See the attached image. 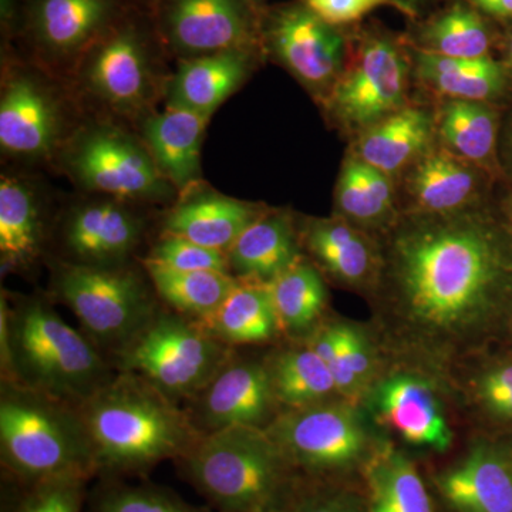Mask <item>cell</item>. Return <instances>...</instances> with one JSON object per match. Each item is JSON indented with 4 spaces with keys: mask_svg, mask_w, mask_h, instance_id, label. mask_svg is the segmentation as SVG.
Here are the masks:
<instances>
[{
    "mask_svg": "<svg viewBox=\"0 0 512 512\" xmlns=\"http://www.w3.org/2000/svg\"><path fill=\"white\" fill-rule=\"evenodd\" d=\"M376 286L393 335L421 355L448 359L503 315L512 258L500 234L473 212H414L390 234Z\"/></svg>",
    "mask_w": 512,
    "mask_h": 512,
    "instance_id": "obj_1",
    "label": "cell"
},
{
    "mask_svg": "<svg viewBox=\"0 0 512 512\" xmlns=\"http://www.w3.org/2000/svg\"><path fill=\"white\" fill-rule=\"evenodd\" d=\"M298 470L328 473L362 460L369 450L365 424L346 403L286 410L265 430Z\"/></svg>",
    "mask_w": 512,
    "mask_h": 512,
    "instance_id": "obj_14",
    "label": "cell"
},
{
    "mask_svg": "<svg viewBox=\"0 0 512 512\" xmlns=\"http://www.w3.org/2000/svg\"><path fill=\"white\" fill-rule=\"evenodd\" d=\"M178 463L220 512H291L299 503L298 468L265 430L229 427L205 434Z\"/></svg>",
    "mask_w": 512,
    "mask_h": 512,
    "instance_id": "obj_4",
    "label": "cell"
},
{
    "mask_svg": "<svg viewBox=\"0 0 512 512\" xmlns=\"http://www.w3.org/2000/svg\"><path fill=\"white\" fill-rule=\"evenodd\" d=\"M94 512H207L184 503L177 495L147 485L119 484L106 488Z\"/></svg>",
    "mask_w": 512,
    "mask_h": 512,
    "instance_id": "obj_39",
    "label": "cell"
},
{
    "mask_svg": "<svg viewBox=\"0 0 512 512\" xmlns=\"http://www.w3.org/2000/svg\"><path fill=\"white\" fill-rule=\"evenodd\" d=\"M338 393L356 397L365 389L373 373V356L369 342L359 330L338 325L335 355L326 363Z\"/></svg>",
    "mask_w": 512,
    "mask_h": 512,
    "instance_id": "obj_37",
    "label": "cell"
},
{
    "mask_svg": "<svg viewBox=\"0 0 512 512\" xmlns=\"http://www.w3.org/2000/svg\"><path fill=\"white\" fill-rule=\"evenodd\" d=\"M349 37L345 69L326 97L338 126L360 134L407 104L412 50L380 26L357 28Z\"/></svg>",
    "mask_w": 512,
    "mask_h": 512,
    "instance_id": "obj_7",
    "label": "cell"
},
{
    "mask_svg": "<svg viewBox=\"0 0 512 512\" xmlns=\"http://www.w3.org/2000/svg\"><path fill=\"white\" fill-rule=\"evenodd\" d=\"M3 382L79 407L116 376L99 346L42 298L0 299Z\"/></svg>",
    "mask_w": 512,
    "mask_h": 512,
    "instance_id": "obj_3",
    "label": "cell"
},
{
    "mask_svg": "<svg viewBox=\"0 0 512 512\" xmlns=\"http://www.w3.org/2000/svg\"><path fill=\"white\" fill-rule=\"evenodd\" d=\"M261 45L313 96L325 100L345 69L349 37L301 0L262 10Z\"/></svg>",
    "mask_w": 512,
    "mask_h": 512,
    "instance_id": "obj_11",
    "label": "cell"
},
{
    "mask_svg": "<svg viewBox=\"0 0 512 512\" xmlns=\"http://www.w3.org/2000/svg\"><path fill=\"white\" fill-rule=\"evenodd\" d=\"M16 0H2V25L8 32L16 25Z\"/></svg>",
    "mask_w": 512,
    "mask_h": 512,
    "instance_id": "obj_46",
    "label": "cell"
},
{
    "mask_svg": "<svg viewBox=\"0 0 512 512\" xmlns=\"http://www.w3.org/2000/svg\"><path fill=\"white\" fill-rule=\"evenodd\" d=\"M291 512H362L346 497L308 498L299 501Z\"/></svg>",
    "mask_w": 512,
    "mask_h": 512,
    "instance_id": "obj_43",
    "label": "cell"
},
{
    "mask_svg": "<svg viewBox=\"0 0 512 512\" xmlns=\"http://www.w3.org/2000/svg\"><path fill=\"white\" fill-rule=\"evenodd\" d=\"M477 396L488 413L512 421V362L485 370L477 382Z\"/></svg>",
    "mask_w": 512,
    "mask_h": 512,
    "instance_id": "obj_41",
    "label": "cell"
},
{
    "mask_svg": "<svg viewBox=\"0 0 512 512\" xmlns=\"http://www.w3.org/2000/svg\"><path fill=\"white\" fill-rule=\"evenodd\" d=\"M279 329L302 333L320 318L326 306V286L318 269L301 261L268 284Z\"/></svg>",
    "mask_w": 512,
    "mask_h": 512,
    "instance_id": "obj_35",
    "label": "cell"
},
{
    "mask_svg": "<svg viewBox=\"0 0 512 512\" xmlns=\"http://www.w3.org/2000/svg\"><path fill=\"white\" fill-rule=\"evenodd\" d=\"M436 134L451 153L484 165L493 157L497 124L484 101L448 99L436 114Z\"/></svg>",
    "mask_w": 512,
    "mask_h": 512,
    "instance_id": "obj_34",
    "label": "cell"
},
{
    "mask_svg": "<svg viewBox=\"0 0 512 512\" xmlns=\"http://www.w3.org/2000/svg\"><path fill=\"white\" fill-rule=\"evenodd\" d=\"M62 94L40 67L8 64L0 92V148L16 160L40 161L59 156L70 131Z\"/></svg>",
    "mask_w": 512,
    "mask_h": 512,
    "instance_id": "obj_12",
    "label": "cell"
},
{
    "mask_svg": "<svg viewBox=\"0 0 512 512\" xmlns=\"http://www.w3.org/2000/svg\"><path fill=\"white\" fill-rule=\"evenodd\" d=\"M154 42L143 23L120 16L74 67L80 92L116 116L143 119L168 82Z\"/></svg>",
    "mask_w": 512,
    "mask_h": 512,
    "instance_id": "obj_9",
    "label": "cell"
},
{
    "mask_svg": "<svg viewBox=\"0 0 512 512\" xmlns=\"http://www.w3.org/2000/svg\"><path fill=\"white\" fill-rule=\"evenodd\" d=\"M232 355V346L211 335L200 320L160 309L114 356V365L117 372L141 377L175 403L190 402Z\"/></svg>",
    "mask_w": 512,
    "mask_h": 512,
    "instance_id": "obj_6",
    "label": "cell"
},
{
    "mask_svg": "<svg viewBox=\"0 0 512 512\" xmlns=\"http://www.w3.org/2000/svg\"><path fill=\"white\" fill-rule=\"evenodd\" d=\"M410 50L417 76L440 96L453 100L485 101L503 90L504 67L491 56L458 59L423 52L412 46Z\"/></svg>",
    "mask_w": 512,
    "mask_h": 512,
    "instance_id": "obj_29",
    "label": "cell"
},
{
    "mask_svg": "<svg viewBox=\"0 0 512 512\" xmlns=\"http://www.w3.org/2000/svg\"><path fill=\"white\" fill-rule=\"evenodd\" d=\"M146 261L177 269V271L229 272L227 254L217 249L202 247L188 239L161 235L151 248Z\"/></svg>",
    "mask_w": 512,
    "mask_h": 512,
    "instance_id": "obj_40",
    "label": "cell"
},
{
    "mask_svg": "<svg viewBox=\"0 0 512 512\" xmlns=\"http://www.w3.org/2000/svg\"><path fill=\"white\" fill-rule=\"evenodd\" d=\"M57 157L74 183L94 195L147 204L170 200L177 192L158 170L143 140L114 124L77 128Z\"/></svg>",
    "mask_w": 512,
    "mask_h": 512,
    "instance_id": "obj_10",
    "label": "cell"
},
{
    "mask_svg": "<svg viewBox=\"0 0 512 512\" xmlns=\"http://www.w3.org/2000/svg\"><path fill=\"white\" fill-rule=\"evenodd\" d=\"M147 3H150L151 6H154V8H156V6L158 5V2H160V0H146Z\"/></svg>",
    "mask_w": 512,
    "mask_h": 512,
    "instance_id": "obj_49",
    "label": "cell"
},
{
    "mask_svg": "<svg viewBox=\"0 0 512 512\" xmlns=\"http://www.w3.org/2000/svg\"><path fill=\"white\" fill-rule=\"evenodd\" d=\"M414 23L406 36L414 49L458 59L490 57L491 30L483 13L466 0H453L430 18Z\"/></svg>",
    "mask_w": 512,
    "mask_h": 512,
    "instance_id": "obj_28",
    "label": "cell"
},
{
    "mask_svg": "<svg viewBox=\"0 0 512 512\" xmlns=\"http://www.w3.org/2000/svg\"><path fill=\"white\" fill-rule=\"evenodd\" d=\"M79 412L104 476H141L181 460L202 437L187 410L131 373L117 372Z\"/></svg>",
    "mask_w": 512,
    "mask_h": 512,
    "instance_id": "obj_2",
    "label": "cell"
},
{
    "mask_svg": "<svg viewBox=\"0 0 512 512\" xmlns=\"http://www.w3.org/2000/svg\"><path fill=\"white\" fill-rule=\"evenodd\" d=\"M484 16L495 19H512V0H466Z\"/></svg>",
    "mask_w": 512,
    "mask_h": 512,
    "instance_id": "obj_44",
    "label": "cell"
},
{
    "mask_svg": "<svg viewBox=\"0 0 512 512\" xmlns=\"http://www.w3.org/2000/svg\"><path fill=\"white\" fill-rule=\"evenodd\" d=\"M266 367L276 400L288 410L329 402L338 393L329 367L308 345L278 353Z\"/></svg>",
    "mask_w": 512,
    "mask_h": 512,
    "instance_id": "obj_33",
    "label": "cell"
},
{
    "mask_svg": "<svg viewBox=\"0 0 512 512\" xmlns=\"http://www.w3.org/2000/svg\"><path fill=\"white\" fill-rule=\"evenodd\" d=\"M258 50H228L180 60L165 86L168 106L183 107L212 117L245 83Z\"/></svg>",
    "mask_w": 512,
    "mask_h": 512,
    "instance_id": "obj_23",
    "label": "cell"
},
{
    "mask_svg": "<svg viewBox=\"0 0 512 512\" xmlns=\"http://www.w3.org/2000/svg\"><path fill=\"white\" fill-rule=\"evenodd\" d=\"M301 244L332 278L348 286L377 285L382 251L345 218H311L299 228Z\"/></svg>",
    "mask_w": 512,
    "mask_h": 512,
    "instance_id": "obj_20",
    "label": "cell"
},
{
    "mask_svg": "<svg viewBox=\"0 0 512 512\" xmlns=\"http://www.w3.org/2000/svg\"><path fill=\"white\" fill-rule=\"evenodd\" d=\"M133 205L103 195L72 205L57 227L63 262L89 266L127 265L146 229L144 218Z\"/></svg>",
    "mask_w": 512,
    "mask_h": 512,
    "instance_id": "obj_15",
    "label": "cell"
},
{
    "mask_svg": "<svg viewBox=\"0 0 512 512\" xmlns=\"http://www.w3.org/2000/svg\"><path fill=\"white\" fill-rule=\"evenodd\" d=\"M370 512H433L423 480L409 458L387 448L369 468Z\"/></svg>",
    "mask_w": 512,
    "mask_h": 512,
    "instance_id": "obj_36",
    "label": "cell"
},
{
    "mask_svg": "<svg viewBox=\"0 0 512 512\" xmlns=\"http://www.w3.org/2000/svg\"><path fill=\"white\" fill-rule=\"evenodd\" d=\"M429 0H384L386 6L399 10L406 18L417 22L423 16Z\"/></svg>",
    "mask_w": 512,
    "mask_h": 512,
    "instance_id": "obj_45",
    "label": "cell"
},
{
    "mask_svg": "<svg viewBox=\"0 0 512 512\" xmlns=\"http://www.w3.org/2000/svg\"><path fill=\"white\" fill-rule=\"evenodd\" d=\"M251 2L254 3L255 8L258 9L259 12H262V10L266 8V0H251Z\"/></svg>",
    "mask_w": 512,
    "mask_h": 512,
    "instance_id": "obj_47",
    "label": "cell"
},
{
    "mask_svg": "<svg viewBox=\"0 0 512 512\" xmlns=\"http://www.w3.org/2000/svg\"><path fill=\"white\" fill-rule=\"evenodd\" d=\"M433 136L436 114L406 106L362 131L352 156L392 177L423 156Z\"/></svg>",
    "mask_w": 512,
    "mask_h": 512,
    "instance_id": "obj_26",
    "label": "cell"
},
{
    "mask_svg": "<svg viewBox=\"0 0 512 512\" xmlns=\"http://www.w3.org/2000/svg\"><path fill=\"white\" fill-rule=\"evenodd\" d=\"M210 117L183 107L168 106L148 113L141 123V140L158 170L183 194L201 183V147Z\"/></svg>",
    "mask_w": 512,
    "mask_h": 512,
    "instance_id": "obj_21",
    "label": "cell"
},
{
    "mask_svg": "<svg viewBox=\"0 0 512 512\" xmlns=\"http://www.w3.org/2000/svg\"><path fill=\"white\" fill-rule=\"evenodd\" d=\"M268 211L264 205L227 197L201 183L183 192L165 214L163 234L225 252Z\"/></svg>",
    "mask_w": 512,
    "mask_h": 512,
    "instance_id": "obj_18",
    "label": "cell"
},
{
    "mask_svg": "<svg viewBox=\"0 0 512 512\" xmlns=\"http://www.w3.org/2000/svg\"><path fill=\"white\" fill-rule=\"evenodd\" d=\"M154 291L174 312L187 318L210 319L241 282L228 272L177 271L144 261Z\"/></svg>",
    "mask_w": 512,
    "mask_h": 512,
    "instance_id": "obj_30",
    "label": "cell"
},
{
    "mask_svg": "<svg viewBox=\"0 0 512 512\" xmlns=\"http://www.w3.org/2000/svg\"><path fill=\"white\" fill-rule=\"evenodd\" d=\"M508 56H510L511 64H512V33L510 39H508Z\"/></svg>",
    "mask_w": 512,
    "mask_h": 512,
    "instance_id": "obj_48",
    "label": "cell"
},
{
    "mask_svg": "<svg viewBox=\"0 0 512 512\" xmlns=\"http://www.w3.org/2000/svg\"><path fill=\"white\" fill-rule=\"evenodd\" d=\"M228 346L268 342L279 329L268 285L241 282L210 319L201 322Z\"/></svg>",
    "mask_w": 512,
    "mask_h": 512,
    "instance_id": "obj_31",
    "label": "cell"
},
{
    "mask_svg": "<svg viewBox=\"0 0 512 512\" xmlns=\"http://www.w3.org/2000/svg\"><path fill=\"white\" fill-rule=\"evenodd\" d=\"M0 454L3 468L23 485L70 474L97 476L79 407L18 383H2Z\"/></svg>",
    "mask_w": 512,
    "mask_h": 512,
    "instance_id": "obj_5",
    "label": "cell"
},
{
    "mask_svg": "<svg viewBox=\"0 0 512 512\" xmlns=\"http://www.w3.org/2000/svg\"><path fill=\"white\" fill-rule=\"evenodd\" d=\"M154 9L161 45L180 60L262 49V12L251 0H160Z\"/></svg>",
    "mask_w": 512,
    "mask_h": 512,
    "instance_id": "obj_13",
    "label": "cell"
},
{
    "mask_svg": "<svg viewBox=\"0 0 512 512\" xmlns=\"http://www.w3.org/2000/svg\"><path fill=\"white\" fill-rule=\"evenodd\" d=\"M46 241L45 217L35 188L18 177L0 178V264L22 271L35 264Z\"/></svg>",
    "mask_w": 512,
    "mask_h": 512,
    "instance_id": "obj_27",
    "label": "cell"
},
{
    "mask_svg": "<svg viewBox=\"0 0 512 512\" xmlns=\"http://www.w3.org/2000/svg\"><path fill=\"white\" fill-rule=\"evenodd\" d=\"M441 494L458 512H512V450L484 443L439 478Z\"/></svg>",
    "mask_w": 512,
    "mask_h": 512,
    "instance_id": "obj_22",
    "label": "cell"
},
{
    "mask_svg": "<svg viewBox=\"0 0 512 512\" xmlns=\"http://www.w3.org/2000/svg\"><path fill=\"white\" fill-rule=\"evenodd\" d=\"M320 19L336 28L362 22L373 10L386 6L384 0H302Z\"/></svg>",
    "mask_w": 512,
    "mask_h": 512,
    "instance_id": "obj_42",
    "label": "cell"
},
{
    "mask_svg": "<svg viewBox=\"0 0 512 512\" xmlns=\"http://www.w3.org/2000/svg\"><path fill=\"white\" fill-rule=\"evenodd\" d=\"M271 376L266 363L237 359L232 355L194 399L188 416L205 434L229 427L266 430L279 416Z\"/></svg>",
    "mask_w": 512,
    "mask_h": 512,
    "instance_id": "obj_16",
    "label": "cell"
},
{
    "mask_svg": "<svg viewBox=\"0 0 512 512\" xmlns=\"http://www.w3.org/2000/svg\"><path fill=\"white\" fill-rule=\"evenodd\" d=\"M119 18V0H28L23 25L37 55L73 72L80 57Z\"/></svg>",
    "mask_w": 512,
    "mask_h": 512,
    "instance_id": "obj_17",
    "label": "cell"
},
{
    "mask_svg": "<svg viewBox=\"0 0 512 512\" xmlns=\"http://www.w3.org/2000/svg\"><path fill=\"white\" fill-rule=\"evenodd\" d=\"M90 480L92 477L70 474L25 485L15 512H83Z\"/></svg>",
    "mask_w": 512,
    "mask_h": 512,
    "instance_id": "obj_38",
    "label": "cell"
},
{
    "mask_svg": "<svg viewBox=\"0 0 512 512\" xmlns=\"http://www.w3.org/2000/svg\"><path fill=\"white\" fill-rule=\"evenodd\" d=\"M53 295L82 323L86 335L114 356L157 315L154 293L131 266H89L57 262Z\"/></svg>",
    "mask_w": 512,
    "mask_h": 512,
    "instance_id": "obj_8",
    "label": "cell"
},
{
    "mask_svg": "<svg viewBox=\"0 0 512 512\" xmlns=\"http://www.w3.org/2000/svg\"><path fill=\"white\" fill-rule=\"evenodd\" d=\"M301 247L291 215L268 210L228 249L229 272L239 282L271 284L301 261Z\"/></svg>",
    "mask_w": 512,
    "mask_h": 512,
    "instance_id": "obj_24",
    "label": "cell"
},
{
    "mask_svg": "<svg viewBox=\"0 0 512 512\" xmlns=\"http://www.w3.org/2000/svg\"><path fill=\"white\" fill-rule=\"evenodd\" d=\"M377 416L406 443L443 451L453 440L436 390L423 377L397 373L376 390Z\"/></svg>",
    "mask_w": 512,
    "mask_h": 512,
    "instance_id": "obj_19",
    "label": "cell"
},
{
    "mask_svg": "<svg viewBox=\"0 0 512 512\" xmlns=\"http://www.w3.org/2000/svg\"><path fill=\"white\" fill-rule=\"evenodd\" d=\"M335 204L338 217L356 227H384L394 215L392 177L350 156L339 174Z\"/></svg>",
    "mask_w": 512,
    "mask_h": 512,
    "instance_id": "obj_32",
    "label": "cell"
},
{
    "mask_svg": "<svg viewBox=\"0 0 512 512\" xmlns=\"http://www.w3.org/2000/svg\"><path fill=\"white\" fill-rule=\"evenodd\" d=\"M406 187L414 212L451 214L473 204L480 190V177L476 164L446 147L431 146L410 165Z\"/></svg>",
    "mask_w": 512,
    "mask_h": 512,
    "instance_id": "obj_25",
    "label": "cell"
}]
</instances>
